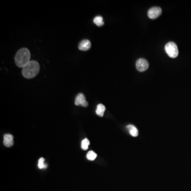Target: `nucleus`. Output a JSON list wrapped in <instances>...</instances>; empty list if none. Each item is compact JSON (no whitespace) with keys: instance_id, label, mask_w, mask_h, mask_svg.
Returning <instances> with one entry per match:
<instances>
[{"instance_id":"0eeeda50","label":"nucleus","mask_w":191,"mask_h":191,"mask_svg":"<svg viewBox=\"0 0 191 191\" xmlns=\"http://www.w3.org/2000/svg\"><path fill=\"white\" fill-rule=\"evenodd\" d=\"M4 145L7 147H11L13 146V136L11 134H6L4 135V140H3Z\"/></svg>"},{"instance_id":"f8f14e48","label":"nucleus","mask_w":191,"mask_h":191,"mask_svg":"<svg viewBox=\"0 0 191 191\" xmlns=\"http://www.w3.org/2000/svg\"><path fill=\"white\" fill-rule=\"evenodd\" d=\"M97 157V154L93 151H90L88 152L87 154V158L89 160L93 161Z\"/></svg>"},{"instance_id":"f257e3e1","label":"nucleus","mask_w":191,"mask_h":191,"mask_svg":"<svg viewBox=\"0 0 191 191\" xmlns=\"http://www.w3.org/2000/svg\"><path fill=\"white\" fill-rule=\"evenodd\" d=\"M30 51L26 48H23L18 51L15 57L16 65L18 67H25L31 62Z\"/></svg>"},{"instance_id":"20e7f679","label":"nucleus","mask_w":191,"mask_h":191,"mask_svg":"<svg viewBox=\"0 0 191 191\" xmlns=\"http://www.w3.org/2000/svg\"><path fill=\"white\" fill-rule=\"evenodd\" d=\"M149 66V63L146 59H139L136 62V67L137 70L140 72L145 71L148 69Z\"/></svg>"},{"instance_id":"1a4fd4ad","label":"nucleus","mask_w":191,"mask_h":191,"mask_svg":"<svg viewBox=\"0 0 191 191\" xmlns=\"http://www.w3.org/2000/svg\"><path fill=\"white\" fill-rule=\"evenodd\" d=\"M106 110V107L102 104H99L97 105V109L96 111V113L97 115L100 117H102L104 114L105 111Z\"/></svg>"},{"instance_id":"9d476101","label":"nucleus","mask_w":191,"mask_h":191,"mask_svg":"<svg viewBox=\"0 0 191 191\" xmlns=\"http://www.w3.org/2000/svg\"><path fill=\"white\" fill-rule=\"evenodd\" d=\"M127 128L129 131V132L132 137H136L138 135V130L135 126L133 125H128Z\"/></svg>"},{"instance_id":"39448f33","label":"nucleus","mask_w":191,"mask_h":191,"mask_svg":"<svg viewBox=\"0 0 191 191\" xmlns=\"http://www.w3.org/2000/svg\"><path fill=\"white\" fill-rule=\"evenodd\" d=\"M162 13V10L160 7H154L150 8L148 12V17L151 19L159 17Z\"/></svg>"},{"instance_id":"9b49d317","label":"nucleus","mask_w":191,"mask_h":191,"mask_svg":"<svg viewBox=\"0 0 191 191\" xmlns=\"http://www.w3.org/2000/svg\"><path fill=\"white\" fill-rule=\"evenodd\" d=\"M93 22L98 27L102 26L104 24V22L103 21V18L100 15L96 17L93 19Z\"/></svg>"},{"instance_id":"6e6552de","label":"nucleus","mask_w":191,"mask_h":191,"mask_svg":"<svg viewBox=\"0 0 191 191\" xmlns=\"http://www.w3.org/2000/svg\"><path fill=\"white\" fill-rule=\"evenodd\" d=\"M91 46V42L88 39H85L81 41L79 45V49L83 51L89 50Z\"/></svg>"},{"instance_id":"4468645a","label":"nucleus","mask_w":191,"mask_h":191,"mask_svg":"<svg viewBox=\"0 0 191 191\" xmlns=\"http://www.w3.org/2000/svg\"><path fill=\"white\" fill-rule=\"evenodd\" d=\"M44 161H45V159L44 158H40L39 159V160H38V166L39 167V169H43V168H45L46 167L45 164H44Z\"/></svg>"},{"instance_id":"ddd939ff","label":"nucleus","mask_w":191,"mask_h":191,"mask_svg":"<svg viewBox=\"0 0 191 191\" xmlns=\"http://www.w3.org/2000/svg\"><path fill=\"white\" fill-rule=\"evenodd\" d=\"M90 144V141L87 138H85L84 140H83L81 142V148L83 150H87L88 149Z\"/></svg>"},{"instance_id":"f03ea898","label":"nucleus","mask_w":191,"mask_h":191,"mask_svg":"<svg viewBox=\"0 0 191 191\" xmlns=\"http://www.w3.org/2000/svg\"><path fill=\"white\" fill-rule=\"evenodd\" d=\"M40 70L39 63L36 61H31L22 71V76L27 79H32L37 76Z\"/></svg>"},{"instance_id":"7ed1b4c3","label":"nucleus","mask_w":191,"mask_h":191,"mask_svg":"<svg viewBox=\"0 0 191 191\" xmlns=\"http://www.w3.org/2000/svg\"><path fill=\"white\" fill-rule=\"evenodd\" d=\"M166 52L171 58H175L178 55V50L177 46L174 42H169L165 45Z\"/></svg>"},{"instance_id":"423d86ee","label":"nucleus","mask_w":191,"mask_h":191,"mask_svg":"<svg viewBox=\"0 0 191 191\" xmlns=\"http://www.w3.org/2000/svg\"><path fill=\"white\" fill-rule=\"evenodd\" d=\"M75 105L76 106L81 105L83 107H87L88 106V102H87L84 94L82 93H79L76 96L75 100Z\"/></svg>"}]
</instances>
